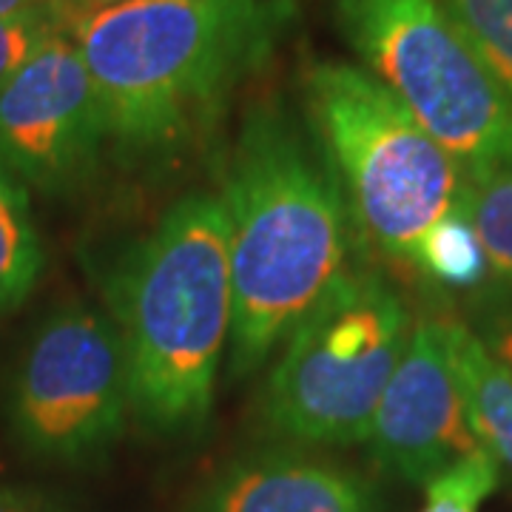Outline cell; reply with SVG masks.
<instances>
[{
    "label": "cell",
    "instance_id": "6da1fadb",
    "mask_svg": "<svg viewBox=\"0 0 512 512\" xmlns=\"http://www.w3.org/2000/svg\"><path fill=\"white\" fill-rule=\"evenodd\" d=\"M291 12V0H134L77 20L72 37L117 151L151 160L197 143Z\"/></svg>",
    "mask_w": 512,
    "mask_h": 512
},
{
    "label": "cell",
    "instance_id": "7a4b0ae2",
    "mask_svg": "<svg viewBox=\"0 0 512 512\" xmlns=\"http://www.w3.org/2000/svg\"><path fill=\"white\" fill-rule=\"evenodd\" d=\"M231 373L291 336L348 265L350 214L316 140L274 103L248 111L225 171Z\"/></svg>",
    "mask_w": 512,
    "mask_h": 512
},
{
    "label": "cell",
    "instance_id": "3957f363",
    "mask_svg": "<svg viewBox=\"0 0 512 512\" xmlns=\"http://www.w3.org/2000/svg\"><path fill=\"white\" fill-rule=\"evenodd\" d=\"M137 421L160 436H197L214 407L231 339L228 217L220 194L194 191L137 239L106 282Z\"/></svg>",
    "mask_w": 512,
    "mask_h": 512
},
{
    "label": "cell",
    "instance_id": "277c9868",
    "mask_svg": "<svg viewBox=\"0 0 512 512\" xmlns=\"http://www.w3.org/2000/svg\"><path fill=\"white\" fill-rule=\"evenodd\" d=\"M302 92L359 237L410 262L421 234L456 205L461 163L362 66L311 63Z\"/></svg>",
    "mask_w": 512,
    "mask_h": 512
},
{
    "label": "cell",
    "instance_id": "5b68a950",
    "mask_svg": "<svg viewBox=\"0 0 512 512\" xmlns=\"http://www.w3.org/2000/svg\"><path fill=\"white\" fill-rule=\"evenodd\" d=\"M413 322L387 276L345 268L291 330L271 370L262 399L268 430L322 447L367 441Z\"/></svg>",
    "mask_w": 512,
    "mask_h": 512
},
{
    "label": "cell",
    "instance_id": "8992f818",
    "mask_svg": "<svg viewBox=\"0 0 512 512\" xmlns=\"http://www.w3.org/2000/svg\"><path fill=\"white\" fill-rule=\"evenodd\" d=\"M336 23L373 74L461 165L512 157V106L444 0H336Z\"/></svg>",
    "mask_w": 512,
    "mask_h": 512
},
{
    "label": "cell",
    "instance_id": "52a82bcc",
    "mask_svg": "<svg viewBox=\"0 0 512 512\" xmlns=\"http://www.w3.org/2000/svg\"><path fill=\"white\" fill-rule=\"evenodd\" d=\"M131 413L126 356L109 316L89 308L55 313L23 359L12 421L37 456L86 464L123 436Z\"/></svg>",
    "mask_w": 512,
    "mask_h": 512
},
{
    "label": "cell",
    "instance_id": "ba28073f",
    "mask_svg": "<svg viewBox=\"0 0 512 512\" xmlns=\"http://www.w3.org/2000/svg\"><path fill=\"white\" fill-rule=\"evenodd\" d=\"M109 140L103 106L72 35L52 37L0 86V163L23 185L63 194Z\"/></svg>",
    "mask_w": 512,
    "mask_h": 512
},
{
    "label": "cell",
    "instance_id": "9c48e42d",
    "mask_svg": "<svg viewBox=\"0 0 512 512\" xmlns=\"http://www.w3.org/2000/svg\"><path fill=\"white\" fill-rule=\"evenodd\" d=\"M365 444L384 473L416 487H427L447 467L481 450L450 365L444 316L413 322Z\"/></svg>",
    "mask_w": 512,
    "mask_h": 512
},
{
    "label": "cell",
    "instance_id": "30bf717a",
    "mask_svg": "<svg viewBox=\"0 0 512 512\" xmlns=\"http://www.w3.org/2000/svg\"><path fill=\"white\" fill-rule=\"evenodd\" d=\"M197 512H379L370 481L328 458L259 453L208 484Z\"/></svg>",
    "mask_w": 512,
    "mask_h": 512
},
{
    "label": "cell",
    "instance_id": "8fae6325",
    "mask_svg": "<svg viewBox=\"0 0 512 512\" xmlns=\"http://www.w3.org/2000/svg\"><path fill=\"white\" fill-rule=\"evenodd\" d=\"M447 319V348L458 393L478 447L512 470V373L495 359L478 333L461 319Z\"/></svg>",
    "mask_w": 512,
    "mask_h": 512
},
{
    "label": "cell",
    "instance_id": "7c38bea8",
    "mask_svg": "<svg viewBox=\"0 0 512 512\" xmlns=\"http://www.w3.org/2000/svg\"><path fill=\"white\" fill-rule=\"evenodd\" d=\"M456 202L476 228L490 274L512 288V157L461 165Z\"/></svg>",
    "mask_w": 512,
    "mask_h": 512
},
{
    "label": "cell",
    "instance_id": "4fadbf2b",
    "mask_svg": "<svg viewBox=\"0 0 512 512\" xmlns=\"http://www.w3.org/2000/svg\"><path fill=\"white\" fill-rule=\"evenodd\" d=\"M43 271V248L29 211L26 185L0 163V311L32 293Z\"/></svg>",
    "mask_w": 512,
    "mask_h": 512
},
{
    "label": "cell",
    "instance_id": "5bb4252c",
    "mask_svg": "<svg viewBox=\"0 0 512 512\" xmlns=\"http://www.w3.org/2000/svg\"><path fill=\"white\" fill-rule=\"evenodd\" d=\"M410 265H416L421 274L436 279L439 285L461 291L476 288L490 274L481 239L458 202L421 234Z\"/></svg>",
    "mask_w": 512,
    "mask_h": 512
},
{
    "label": "cell",
    "instance_id": "9a60e30c",
    "mask_svg": "<svg viewBox=\"0 0 512 512\" xmlns=\"http://www.w3.org/2000/svg\"><path fill=\"white\" fill-rule=\"evenodd\" d=\"M444 6L512 106V0H444Z\"/></svg>",
    "mask_w": 512,
    "mask_h": 512
},
{
    "label": "cell",
    "instance_id": "2e32d148",
    "mask_svg": "<svg viewBox=\"0 0 512 512\" xmlns=\"http://www.w3.org/2000/svg\"><path fill=\"white\" fill-rule=\"evenodd\" d=\"M498 481V461L484 450H476L424 487L427 501L421 512H481V504L498 490Z\"/></svg>",
    "mask_w": 512,
    "mask_h": 512
},
{
    "label": "cell",
    "instance_id": "e0dca14e",
    "mask_svg": "<svg viewBox=\"0 0 512 512\" xmlns=\"http://www.w3.org/2000/svg\"><path fill=\"white\" fill-rule=\"evenodd\" d=\"M57 35H69V20L57 0L0 18V86Z\"/></svg>",
    "mask_w": 512,
    "mask_h": 512
},
{
    "label": "cell",
    "instance_id": "ac0fdd59",
    "mask_svg": "<svg viewBox=\"0 0 512 512\" xmlns=\"http://www.w3.org/2000/svg\"><path fill=\"white\" fill-rule=\"evenodd\" d=\"M470 328L476 330L487 350L512 373V293L484 296L478 302Z\"/></svg>",
    "mask_w": 512,
    "mask_h": 512
},
{
    "label": "cell",
    "instance_id": "d6986e66",
    "mask_svg": "<svg viewBox=\"0 0 512 512\" xmlns=\"http://www.w3.org/2000/svg\"><path fill=\"white\" fill-rule=\"evenodd\" d=\"M63 15L69 20V35H72L74 23L83 18H89L94 12H103V9H111V6H123V3H134V0H57Z\"/></svg>",
    "mask_w": 512,
    "mask_h": 512
},
{
    "label": "cell",
    "instance_id": "ffe728a7",
    "mask_svg": "<svg viewBox=\"0 0 512 512\" xmlns=\"http://www.w3.org/2000/svg\"><path fill=\"white\" fill-rule=\"evenodd\" d=\"M0 512H52L43 507L32 495L12 493V490H0Z\"/></svg>",
    "mask_w": 512,
    "mask_h": 512
},
{
    "label": "cell",
    "instance_id": "44dd1931",
    "mask_svg": "<svg viewBox=\"0 0 512 512\" xmlns=\"http://www.w3.org/2000/svg\"><path fill=\"white\" fill-rule=\"evenodd\" d=\"M43 3H49V0H0V18L29 12V9H35V6H43Z\"/></svg>",
    "mask_w": 512,
    "mask_h": 512
}]
</instances>
